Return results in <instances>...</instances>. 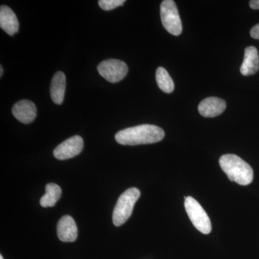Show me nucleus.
Listing matches in <instances>:
<instances>
[{"label": "nucleus", "mask_w": 259, "mask_h": 259, "mask_svg": "<svg viewBox=\"0 0 259 259\" xmlns=\"http://www.w3.org/2000/svg\"><path fill=\"white\" fill-rule=\"evenodd\" d=\"M186 212L191 222L197 230L203 234H209L212 231V224L208 214L200 204L192 197H185Z\"/></svg>", "instance_id": "nucleus-4"}, {"label": "nucleus", "mask_w": 259, "mask_h": 259, "mask_svg": "<svg viewBox=\"0 0 259 259\" xmlns=\"http://www.w3.org/2000/svg\"><path fill=\"white\" fill-rule=\"evenodd\" d=\"M140 196L141 192L135 187L128 189L121 194L112 214V221L115 226H122L129 219Z\"/></svg>", "instance_id": "nucleus-3"}, {"label": "nucleus", "mask_w": 259, "mask_h": 259, "mask_svg": "<svg viewBox=\"0 0 259 259\" xmlns=\"http://www.w3.org/2000/svg\"><path fill=\"white\" fill-rule=\"evenodd\" d=\"M0 259H4L3 258V255H0Z\"/></svg>", "instance_id": "nucleus-20"}, {"label": "nucleus", "mask_w": 259, "mask_h": 259, "mask_svg": "<svg viewBox=\"0 0 259 259\" xmlns=\"http://www.w3.org/2000/svg\"><path fill=\"white\" fill-rule=\"evenodd\" d=\"M61 187L54 183L48 184L46 187V194L40 200V205L42 207H54L61 197Z\"/></svg>", "instance_id": "nucleus-14"}, {"label": "nucleus", "mask_w": 259, "mask_h": 259, "mask_svg": "<svg viewBox=\"0 0 259 259\" xmlns=\"http://www.w3.org/2000/svg\"><path fill=\"white\" fill-rule=\"evenodd\" d=\"M259 69L258 53L256 48L249 47L245 49L244 59L241 66L243 76L255 74Z\"/></svg>", "instance_id": "nucleus-12"}, {"label": "nucleus", "mask_w": 259, "mask_h": 259, "mask_svg": "<svg viewBox=\"0 0 259 259\" xmlns=\"http://www.w3.org/2000/svg\"><path fill=\"white\" fill-rule=\"evenodd\" d=\"M163 130L154 125L135 126L119 131L115 135V140L124 146H137L159 142L164 138Z\"/></svg>", "instance_id": "nucleus-1"}, {"label": "nucleus", "mask_w": 259, "mask_h": 259, "mask_svg": "<svg viewBox=\"0 0 259 259\" xmlns=\"http://www.w3.org/2000/svg\"><path fill=\"white\" fill-rule=\"evenodd\" d=\"M57 234L63 242H74L78 236V229L72 217L65 215L61 218L57 226Z\"/></svg>", "instance_id": "nucleus-10"}, {"label": "nucleus", "mask_w": 259, "mask_h": 259, "mask_svg": "<svg viewBox=\"0 0 259 259\" xmlns=\"http://www.w3.org/2000/svg\"><path fill=\"white\" fill-rule=\"evenodd\" d=\"M160 13L163 28L171 35H180L182 32V24L175 2L173 0L162 2Z\"/></svg>", "instance_id": "nucleus-5"}, {"label": "nucleus", "mask_w": 259, "mask_h": 259, "mask_svg": "<svg viewBox=\"0 0 259 259\" xmlns=\"http://www.w3.org/2000/svg\"><path fill=\"white\" fill-rule=\"evenodd\" d=\"M250 34L253 38L259 40V23L250 30Z\"/></svg>", "instance_id": "nucleus-17"}, {"label": "nucleus", "mask_w": 259, "mask_h": 259, "mask_svg": "<svg viewBox=\"0 0 259 259\" xmlns=\"http://www.w3.org/2000/svg\"><path fill=\"white\" fill-rule=\"evenodd\" d=\"M12 112L15 118L24 124L30 123L35 120L37 115V108L35 104L26 100L15 103Z\"/></svg>", "instance_id": "nucleus-8"}, {"label": "nucleus", "mask_w": 259, "mask_h": 259, "mask_svg": "<svg viewBox=\"0 0 259 259\" xmlns=\"http://www.w3.org/2000/svg\"><path fill=\"white\" fill-rule=\"evenodd\" d=\"M97 71L109 82L117 83L125 77L128 67L124 61L107 59L98 65Z\"/></svg>", "instance_id": "nucleus-6"}, {"label": "nucleus", "mask_w": 259, "mask_h": 259, "mask_svg": "<svg viewBox=\"0 0 259 259\" xmlns=\"http://www.w3.org/2000/svg\"><path fill=\"white\" fill-rule=\"evenodd\" d=\"M19 22L16 15L11 8L6 5H2L0 8V27L8 35H14L18 32Z\"/></svg>", "instance_id": "nucleus-11"}, {"label": "nucleus", "mask_w": 259, "mask_h": 259, "mask_svg": "<svg viewBox=\"0 0 259 259\" xmlns=\"http://www.w3.org/2000/svg\"><path fill=\"white\" fill-rule=\"evenodd\" d=\"M156 82L163 93L170 94L175 90V83L164 68L158 67L156 73Z\"/></svg>", "instance_id": "nucleus-15"}, {"label": "nucleus", "mask_w": 259, "mask_h": 259, "mask_svg": "<svg viewBox=\"0 0 259 259\" xmlns=\"http://www.w3.org/2000/svg\"><path fill=\"white\" fill-rule=\"evenodd\" d=\"M66 86V76L62 71H57L51 84V99L56 105H61L64 101Z\"/></svg>", "instance_id": "nucleus-13"}, {"label": "nucleus", "mask_w": 259, "mask_h": 259, "mask_svg": "<svg viewBox=\"0 0 259 259\" xmlns=\"http://www.w3.org/2000/svg\"><path fill=\"white\" fill-rule=\"evenodd\" d=\"M125 3V0H100L99 5L101 9L109 11L122 6Z\"/></svg>", "instance_id": "nucleus-16"}, {"label": "nucleus", "mask_w": 259, "mask_h": 259, "mask_svg": "<svg viewBox=\"0 0 259 259\" xmlns=\"http://www.w3.org/2000/svg\"><path fill=\"white\" fill-rule=\"evenodd\" d=\"M83 148L82 138L74 136L61 143L54 151V157L59 160H66L78 156Z\"/></svg>", "instance_id": "nucleus-7"}, {"label": "nucleus", "mask_w": 259, "mask_h": 259, "mask_svg": "<svg viewBox=\"0 0 259 259\" xmlns=\"http://www.w3.org/2000/svg\"><path fill=\"white\" fill-rule=\"evenodd\" d=\"M3 66H0V76H3Z\"/></svg>", "instance_id": "nucleus-19"}, {"label": "nucleus", "mask_w": 259, "mask_h": 259, "mask_svg": "<svg viewBox=\"0 0 259 259\" xmlns=\"http://www.w3.org/2000/svg\"><path fill=\"white\" fill-rule=\"evenodd\" d=\"M226 108V102L218 97H208L202 100L199 105L198 110L201 115L205 117H214L221 115Z\"/></svg>", "instance_id": "nucleus-9"}, {"label": "nucleus", "mask_w": 259, "mask_h": 259, "mask_svg": "<svg viewBox=\"0 0 259 259\" xmlns=\"http://www.w3.org/2000/svg\"><path fill=\"white\" fill-rule=\"evenodd\" d=\"M250 8L253 10H259V0H251L249 2Z\"/></svg>", "instance_id": "nucleus-18"}, {"label": "nucleus", "mask_w": 259, "mask_h": 259, "mask_svg": "<svg viewBox=\"0 0 259 259\" xmlns=\"http://www.w3.org/2000/svg\"><path fill=\"white\" fill-rule=\"evenodd\" d=\"M220 166L231 182L238 185H250L253 180V171L251 166L235 154H226L219 160Z\"/></svg>", "instance_id": "nucleus-2"}]
</instances>
